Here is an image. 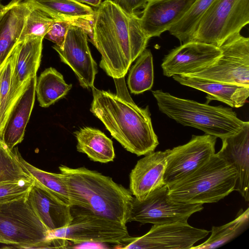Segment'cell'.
Segmentation results:
<instances>
[{"instance_id":"cell-30","label":"cell","mask_w":249,"mask_h":249,"mask_svg":"<svg viewBox=\"0 0 249 249\" xmlns=\"http://www.w3.org/2000/svg\"><path fill=\"white\" fill-rule=\"evenodd\" d=\"M32 180L20 164L17 150H10L0 141V183Z\"/></svg>"},{"instance_id":"cell-40","label":"cell","mask_w":249,"mask_h":249,"mask_svg":"<svg viewBox=\"0 0 249 249\" xmlns=\"http://www.w3.org/2000/svg\"></svg>"},{"instance_id":"cell-14","label":"cell","mask_w":249,"mask_h":249,"mask_svg":"<svg viewBox=\"0 0 249 249\" xmlns=\"http://www.w3.org/2000/svg\"><path fill=\"white\" fill-rule=\"evenodd\" d=\"M221 53L213 45L189 41L172 50L161 63L164 75H186L198 71L214 61Z\"/></svg>"},{"instance_id":"cell-28","label":"cell","mask_w":249,"mask_h":249,"mask_svg":"<svg viewBox=\"0 0 249 249\" xmlns=\"http://www.w3.org/2000/svg\"><path fill=\"white\" fill-rule=\"evenodd\" d=\"M153 82V56L150 51L145 49L131 67L127 84L131 93L138 94L150 90Z\"/></svg>"},{"instance_id":"cell-22","label":"cell","mask_w":249,"mask_h":249,"mask_svg":"<svg viewBox=\"0 0 249 249\" xmlns=\"http://www.w3.org/2000/svg\"><path fill=\"white\" fill-rule=\"evenodd\" d=\"M172 77L180 84L207 93V98L221 101L232 107L243 106L249 96V87L244 86L186 75H175Z\"/></svg>"},{"instance_id":"cell-3","label":"cell","mask_w":249,"mask_h":249,"mask_svg":"<svg viewBox=\"0 0 249 249\" xmlns=\"http://www.w3.org/2000/svg\"><path fill=\"white\" fill-rule=\"evenodd\" d=\"M59 169L72 207L123 225L129 222L134 198L129 189L85 167L72 168L61 165Z\"/></svg>"},{"instance_id":"cell-15","label":"cell","mask_w":249,"mask_h":249,"mask_svg":"<svg viewBox=\"0 0 249 249\" xmlns=\"http://www.w3.org/2000/svg\"><path fill=\"white\" fill-rule=\"evenodd\" d=\"M196 0H148L139 17L140 26L149 38L160 36L179 21Z\"/></svg>"},{"instance_id":"cell-18","label":"cell","mask_w":249,"mask_h":249,"mask_svg":"<svg viewBox=\"0 0 249 249\" xmlns=\"http://www.w3.org/2000/svg\"><path fill=\"white\" fill-rule=\"evenodd\" d=\"M222 145L216 154L233 165L237 172L234 191L245 201L249 200V123L235 134L221 139Z\"/></svg>"},{"instance_id":"cell-34","label":"cell","mask_w":249,"mask_h":249,"mask_svg":"<svg viewBox=\"0 0 249 249\" xmlns=\"http://www.w3.org/2000/svg\"><path fill=\"white\" fill-rule=\"evenodd\" d=\"M71 24L72 23L68 21H55L44 38L53 42L57 46L62 48L68 30Z\"/></svg>"},{"instance_id":"cell-27","label":"cell","mask_w":249,"mask_h":249,"mask_svg":"<svg viewBox=\"0 0 249 249\" xmlns=\"http://www.w3.org/2000/svg\"><path fill=\"white\" fill-rule=\"evenodd\" d=\"M249 224V209H242L235 218L220 226H213L210 237L204 243L192 249H212L219 248L230 242L242 234L248 227Z\"/></svg>"},{"instance_id":"cell-16","label":"cell","mask_w":249,"mask_h":249,"mask_svg":"<svg viewBox=\"0 0 249 249\" xmlns=\"http://www.w3.org/2000/svg\"><path fill=\"white\" fill-rule=\"evenodd\" d=\"M169 150L154 151L145 155L131 170L129 190L138 200H145L155 191L166 185L163 176Z\"/></svg>"},{"instance_id":"cell-29","label":"cell","mask_w":249,"mask_h":249,"mask_svg":"<svg viewBox=\"0 0 249 249\" xmlns=\"http://www.w3.org/2000/svg\"><path fill=\"white\" fill-rule=\"evenodd\" d=\"M215 0H196L185 15L169 30L181 44L190 41L201 18Z\"/></svg>"},{"instance_id":"cell-36","label":"cell","mask_w":249,"mask_h":249,"mask_svg":"<svg viewBox=\"0 0 249 249\" xmlns=\"http://www.w3.org/2000/svg\"><path fill=\"white\" fill-rule=\"evenodd\" d=\"M81 3H86L94 7H98L102 3V0H73Z\"/></svg>"},{"instance_id":"cell-19","label":"cell","mask_w":249,"mask_h":249,"mask_svg":"<svg viewBox=\"0 0 249 249\" xmlns=\"http://www.w3.org/2000/svg\"><path fill=\"white\" fill-rule=\"evenodd\" d=\"M36 76L32 77L13 105L4 128L1 141L10 149L20 143L35 101Z\"/></svg>"},{"instance_id":"cell-13","label":"cell","mask_w":249,"mask_h":249,"mask_svg":"<svg viewBox=\"0 0 249 249\" xmlns=\"http://www.w3.org/2000/svg\"><path fill=\"white\" fill-rule=\"evenodd\" d=\"M88 33L83 27L71 24L62 48L54 45L62 62L69 66L83 88L94 87L97 73V64L92 57L88 43Z\"/></svg>"},{"instance_id":"cell-32","label":"cell","mask_w":249,"mask_h":249,"mask_svg":"<svg viewBox=\"0 0 249 249\" xmlns=\"http://www.w3.org/2000/svg\"><path fill=\"white\" fill-rule=\"evenodd\" d=\"M56 20L46 12L32 5L18 42L30 37H41L44 38Z\"/></svg>"},{"instance_id":"cell-39","label":"cell","mask_w":249,"mask_h":249,"mask_svg":"<svg viewBox=\"0 0 249 249\" xmlns=\"http://www.w3.org/2000/svg\"><path fill=\"white\" fill-rule=\"evenodd\" d=\"M0 141H1V139H0Z\"/></svg>"},{"instance_id":"cell-38","label":"cell","mask_w":249,"mask_h":249,"mask_svg":"<svg viewBox=\"0 0 249 249\" xmlns=\"http://www.w3.org/2000/svg\"><path fill=\"white\" fill-rule=\"evenodd\" d=\"M3 6H4V5H2V4H1L0 3V12L1 10H2V8H3Z\"/></svg>"},{"instance_id":"cell-9","label":"cell","mask_w":249,"mask_h":249,"mask_svg":"<svg viewBox=\"0 0 249 249\" xmlns=\"http://www.w3.org/2000/svg\"><path fill=\"white\" fill-rule=\"evenodd\" d=\"M72 215L73 219L67 227L48 231L47 240L59 238L75 244L98 243L121 245L129 236L126 225L83 210Z\"/></svg>"},{"instance_id":"cell-31","label":"cell","mask_w":249,"mask_h":249,"mask_svg":"<svg viewBox=\"0 0 249 249\" xmlns=\"http://www.w3.org/2000/svg\"><path fill=\"white\" fill-rule=\"evenodd\" d=\"M16 52L15 45L0 69V139L3 129L12 107L11 98V85Z\"/></svg>"},{"instance_id":"cell-12","label":"cell","mask_w":249,"mask_h":249,"mask_svg":"<svg viewBox=\"0 0 249 249\" xmlns=\"http://www.w3.org/2000/svg\"><path fill=\"white\" fill-rule=\"evenodd\" d=\"M216 137L209 134L192 135L186 143L169 150L163 176L168 186L186 177L215 154Z\"/></svg>"},{"instance_id":"cell-23","label":"cell","mask_w":249,"mask_h":249,"mask_svg":"<svg viewBox=\"0 0 249 249\" xmlns=\"http://www.w3.org/2000/svg\"><path fill=\"white\" fill-rule=\"evenodd\" d=\"M57 20L68 21L84 28L89 35L95 11L73 0H27Z\"/></svg>"},{"instance_id":"cell-8","label":"cell","mask_w":249,"mask_h":249,"mask_svg":"<svg viewBox=\"0 0 249 249\" xmlns=\"http://www.w3.org/2000/svg\"><path fill=\"white\" fill-rule=\"evenodd\" d=\"M211 64L186 75L249 87V38L236 35L220 47Z\"/></svg>"},{"instance_id":"cell-7","label":"cell","mask_w":249,"mask_h":249,"mask_svg":"<svg viewBox=\"0 0 249 249\" xmlns=\"http://www.w3.org/2000/svg\"><path fill=\"white\" fill-rule=\"evenodd\" d=\"M249 23V0H215L198 22L190 41L220 47Z\"/></svg>"},{"instance_id":"cell-25","label":"cell","mask_w":249,"mask_h":249,"mask_svg":"<svg viewBox=\"0 0 249 249\" xmlns=\"http://www.w3.org/2000/svg\"><path fill=\"white\" fill-rule=\"evenodd\" d=\"M18 160L33 180L34 185L63 203L72 207L67 184L62 174L42 170L28 162L17 150Z\"/></svg>"},{"instance_id":"cell-4","label":"cell","mask_w":249,"mask_h":249,"mask_svg":"<svg viewBox=\"0 0 249 249\" xmlns=\"http://www.w3.org/2000/svg\"><path fill=\"white\" fill-rule=\"evenodd\" d=\"M152 92L162 113L182 125L221 139L236 134L249 123L239 119L231 108L180 98L161 90Z\"/></svg>"},{"instance_id":"cell-26","label":"cell","mask_w":249,"mask_h":249,"mask_svg":"<svg viewBox=\"0 0 249 249\" xmlns=\"http://www.w3.org/2000/svg\"><path fill=\"white\" fill-rule=\"evenodd\" d=\"M72 85L66 83L63 75L53 68L45 69L36 80V94L40 107H47L65 97Z\"/></svg>"},{"instance_id":"cell-17","label":"cell","mask_w":249,"mask_h":249,"mask_svg":"<svg viewBox=\"0 0 249 249\" xmlns=\"http://www.w3.org/2000/svg\"><path fill=\"white\" fill-rule=\"evenodd\" d=\"M43 39L41 37H30L16 45L11 85L12 107L31 78L36 75L41 61Z\"/></svg>"},{"instance_id":"cell-6","label":"cell","mask_w":249,"mask_h":249,"mask_svg":"<svg viewBox=\"0 0 249 249\" xmlns=\"http://www.w3.org/2000/svg\"><path fill=\"white\" fill-rule=\"evenodd\" d=\"M26 198L0 202V234L16 248H57Z\"/></svg>"},{"instance_id":"cell-24","label":"cell","mask_w":249,"mask_h":249,"mask_svg":"<svg viewBox=\"0 0 249 249\" xmlns=\"http://www.w3.org/2000/svg\"><path fill=\"white\" fill-rule=\"evenodd\" d=\"M74 133L79 152L86 154L94 161L105 163L113 161L115 154L113 142L101 131L85 127Z\"/></svg>"},{"instance_id":"cell-5","label":"cell","mask_w":249,"mask_h":249,"mask_svg":"<svg viewBox=\"0 0 249 249\" xmlns=\"http://www.w3.org/2000/svg\"><path fill=\"white\" fill-rule=\"evenodd\" d=\"M235 167L215 153L206 163L179 181L169 185L168 196L185 204L217 202L234 191Z\"/></svg>"},{"instance_id":"cell-10","label":"cell","mask_w":249,"mask_h":249,"mask_svg":"<svg viewBox=\"0 0 249 249\" xmlns=\"http://www.w3.org/2000/svg\"><path fill=\"white\" fill-rule=\"evenodd\" d=\"M165 185L155 191L146 199L139 201L134 197L129 222L161 225L188 222L194 213L203 209L201 204H185L172 200Z\"/></svg>"},{"instance_id":"cell-20","label":"cell","mask_w":249,"mask_h":249,"mask_svg":"<svg viewBox=\"0 0 249 249\" xmlns=\"http://www.w3.org/2000/svg\"><path fill=\"white\" fill-rule=\"evenodd\" d=\"M32 8L27 0H12L0 12V69L18 43Z\"/></svg>"},{"instance_id":"cell-11","label":"cell","mask_w":249,"mask_h":249,"mask_svg":"<svg viewBox=\"0 0 249 249\" xmlns=\"http://www.w3.org/2000/svg\"><path fill=\"white\" fill-rule=\"evenodd\" d=\"M210 231L197 229L188 222L153 225L149 231L140 237L129 236L121 245L122 249H191Z\"/></svg>"},{"instance_id":"cell-33","label":"cell","mask_w":249,"mask_h":249,"mask_svg":"<svg viewBox=\"0 0 249 249\" xmlns=\"http://www.w3.org/2000/svg\"><path fill=\"white\" fill-rule=\"evenodd\" d=\"M34 185L33 180L0 183V202L27 196Z\"/></svg>"},{"instance_id":"cell-1","label":"cell","mask_w":249,"mask_h":249,"mask_svg":"<svg viewBox=\"0 0 249 249\" xmlns=\"http://www.w3.org/2000/svg\"><path fill=\"white\" fill-rule=\"evenodd\" d=\"M95 11L89 41L101 54L100 67L114 78L124 77L131 64L146 49L149 38L139 17L105 0Z\"/></svg>"},{"instance_id":"cell-21","label":"cell","mask_w":249,"mask_h":249,"mask_svg":"<svg viewBox=\"0 0 249 249\" xmlns=\"http://www.w3.org/2000/svg\"><path fill=\"white\" fill-rule=\"evenodd\" d=\"M26 198L28 203L48 231L65 228L73 219L71 207L35 185L30 190Z\"/></svg>"},{"instance_id":"cell-35","label":"cell","mask_w":249,"mask_h":249,"mask_svg":"<svg viewBox=\"0 0 249 249\" xmlns=\"http://www.w3.org/2000/svg\"><path fill=\"white\" fill-rule=\"evenodd\" d=\"M148 0H114L113 1L129 14H137V10L143 8Z\"/></svg>"},{"instance_id":"cell-2","label":"cell","mask_w":249,"mask_h":249,"mask_svg":"<svg viewBox=\"0 0 249 249\" xmlns=\"http://www.w3.org/2000/svg\"><path fill=\"white\" fill-rule=\"evenodd\" d=\"M90 111L111 136L128 152L138 156L153 152L159 144L148 107H138L125 98L92 87Z\"/></svg>"},{"instance_id":"cell-37","label":"cell","mask_w":249,"mask_h":249,"mask_svg":"<svg viewBox=\"0 0 249 249\" xmlns=\"http://www.w3.org/2000/svg\"><path fill=\"white\" fill-rule=\"evenodd\" d=\"M0 244H3L6 245H11L10 242L6 240L0 234Z\"/></svg>"}]
</instances>
